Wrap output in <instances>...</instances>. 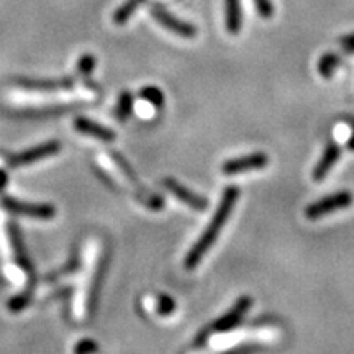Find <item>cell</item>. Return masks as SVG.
Listing matches in <instances>:
<instances>
[{
    "mask_svg": "<svg viewBox=\"0 0 354 354\" xmlns=\"http://www.w3.org/2000/svg\"><path fill=\"white\" fill-rule=\"evenodd\" d=\"M238 198H240V189H238L236 185H228V187L223 190L218 207H216L210 223L207 225L201 236L197 238V241L194 243L192 248L189 250L187 256H185L184 268L187 269V271L196 269L197 266L202 263L203 256L209 253L212 246H214L216 240H218L221 230L225 228V225H227V221L233 214V209L238 203Z\"/></svg>",
    "mask_w": 354,
    "mask_h": 354,
    "instance_id": "cell-1",
    "label": "cell"
},
{
    "mask_svg": "<svg viewBox=\"0 0 354 354\" xmlns=\"http://www.w3.org/2000/svg\"><path fill=\"white\" fill-rule=\"evenodd\" d=\"M354 202V196L351 190L342 189L336 190L333 194H328V196H323L318 201L312 202L305 209V216L308 220H320L323 216L333 215L336 212H342L348 207H351Z\"/></svg>",
    "mask_w": 354,
    "mask_h": 354,
    "instance_id": "cell-2",
    "label": "cell"
},
{
    "mask_svg": "<svg viewBox=\"0 0 354 354\" xmlns=\"http://www.w3.org/2000/svg\"><path fill=\"white\" fill-rule=\"evenodd\" d=\"M251 307H253V299H251L250 295H241L240 299L234 300V304L223 313V315L216 318V320L212 323V331H214V333H228V331L234 330L236 326L241 325Z\"/></svg>",
    "mask_w": 354,
    "mask_h": 354,
    "instance_id": "cell-3",
    "label": "cell"
},
{
    "mask_svg": "<svg viewBox=\"0 0 354 354\" xmlns=\"http://www.w3.org/2000/svg\"><path fill=\"white\" fill-rule=\"evenodd\" d=\"M2 207L8 214L30 216L38 220H51L56 216V207L43 202H21L13 197H2Z\"/></svg>",
    "mask_w": 354,
    "mask_h": 354,
    "instance_id": "cell-4",
    "label": "cell"
},
{
    "mask_svg": "<svg viewBox=\"0 0 354 354\" xmlns=\"http://www.w3.org/2000/svg\"><path fill=\"white\" fill-rule=\"evenodd\" d=\"M149 13H151V17L158 21L159 25H162L166 30H169L171 33L177 35V37H183V38L197 37L198 33L197 26L189 24V21L177 19L176 15H172V13L167 10L165 6H161V3H153V6L149 7Z\"/></svg>",
    "mask_w": 354,
    "mask_h": 354,
    "instance_id": "cell-5",
    "label": "cell"
},
{
    "mask_svg": "<svg viewBox=\"0 0 354 354\" xmlns=\"http://www.w3.org/2000/svg\"><path fill=\"white\" fill-rule=\"evenodd\" d=\"M269 165V156L263 151H256V153H250L245 154V156L240 158H232L227 159V161L221 165V172L225 176H240V174H246V172H253V171H261L264 167H268Z\"/></svg>",
    "mask_w": 354,
    "mask_h": 354,
    "instance_id": "cell-6",
    "label": "cell"
},
{
    "mask_svg": "<svg viewBox=\"0 0 354 354\" xmlns=\"http://www.w3.org/2000/svg\"><path fill=\"white\" fill-rule=\"evenodd\" d=\"M61 151V143L59 141H46V143L37 145L33 148L25 149L19 154H13V156L8 159V166L10 167H21V166H30L33 162L43 161V159L55 156Z\"/></svg>",
    "mask_w": 354,
    "mask_h": 354,
    "instance_id": "cell-7",
    "label": "cell"
},
{
    "mask_svg": "<svg viewBox=\"0 0 354 354\" xmlns=\"http://www.w3.org/2000/svg\"><path fill=\"white\" fill-rule=\"evenodd\" d=\"M162 185L169 190L177 201L183 202L184 205L189 207V209L196 212H205L209 209V201H207L205 197L201 196V194L194 192V190H190L189 187H185V185L180 184L179 180L172 179V177H167V179H165V183H162Z\"/></svg>",
    "mask_w": 354,
    "mask_h": 354,
    "instance_id": "cell-8",
    "label": "cell"
},
{
    "mask_svg": "<svg viewBox=\"0 0 354 354\" xmlns=\"http://www.w3.org/2000/svg\"><path fill=\"white\" fill-rule=\"evenodd\" d=\"M339 158H342V146L336 143V141H330V143L326 145V148L323 149L322 156L318 159L315 167H313V172H312L313 180L322 183L325 177H328L331 169H333L336 162L339 161Z\"/></svg>",
    "mask_w": 354,
    "mask_h": 354,
    "instance_id": "cell-9",
    "label": "cell"
},
{
    "mask_svg": "<svg viewBox=\"0 0 354 354\" xmlns=\"http://www.w3.org/2000/svg\"><path fill=\"white\" fill-rule=\"evenodd\" d=\"M8 238H10L12 251H13V256H15L17 264H19L25 272H28L30 276H33V272H35L33 263H32V259H30L28 251H26V246H25L24 236H21L20 228L17 227L15 223L8 225Z\"/></svg>",
    "mask_w": 354,
    "mask_h": 354,
    "instance_id": "cell-10",
    "label": "cell"
},
{
    "mask_svg": "<svg viewBox=\"0 0 354 354\" xmlns=\"http://www.w3.org/2000/svg\"><path fill=\"white\" fill-rule=\"evenodd\" d=\"M74 128H76V131L81 133V135L92 136V138L107 141V143L109 141H115V138H117V135H115L112 128L88 120L86 117H77L76 120H74Z\"/></svg>",
    "mask_w": 354,
    "mask_h": 354,
    "instance_id": "cell-11",
    "label": "cell"
},
{
    "mask_svg": "<svg viewBox=\"0 0 354 354\" xmlns=\"http://www.w3.org/2000/svg\"><path fill=\"white\" fill-rule=\"evenodd\" d=\"M21 87L28 88V91H61V88H71L74 86L73 79H46V81H39V79H19L17 81Z\"/></svg>",
    "mask_w": 354,
    "mask_h": 354,
    "instance_id": "cell-12",
    "label": "cell"
},
{
    "mask_svg": "<svg viewBox=\"0 0 354 354\" xmlns=\"http://www.w3.org/2000/svg\"><path fill=\"white\" fill-rule=\"evenodd\" d=\"M225 2V26L230 35H238L243 26L241 0H223Z\"/></svg>",
    "mask_w": 354,
    "mask_h": 354,
    "instance_id": "cell-13",
    "label": "cell"
},
{
    "mask_svg": "<svg viewBox=\"0 0 354 354\" xmlns=\"http://www.w3.org/2000/svg\"><path fill=\"white\" fill-rule=\"evenodd\" d=\"M105 271H107V256H102V259L99 261V266H97L95 269L94 279H92L91 290H88V312H94L95 310L97 299H99V292H100L102 282H104Z\"/></svg>",
    "mask_w": 354,
    "mask_h": 354,
    "instance_id": "cell-14",
    "label": "cell"
},
{
    "mask_svg": "<svg viewBox=\"0 0 354 354\" xmlns=\"http://www.w3.org/2000/svg\"><path fill=\"white\" fill-rule=\"evenodd\" d=\"M339 64H342V56H339L338 53H333V51L323 53L317 63V71L323 79L328 81V79L335 76V73L338 71Z\"/></svg>",
    "mask_w": 354,
    "mask_h": 354,
    "instance_id": "cell-15",
    "label": "cell"
},
{
    "mask_svg": "<svg viewBox=\"0 0 354 354\" xmlns=\"http://www.w3.org/2000/svg\"><path fill=\"white\" fill-rule=\"evenodd\" d=\"M133 109H135V99L128 91H123L118 97L117 107H115V115L120 122H127L131 117Z\"/></svg>",
    "mask_w": 354,
    "mask_h": 354,
    "instance_id": "cell-16",
    "label": "cell"
},
{
    "mask_svg": "<svg viewBox=\"0 0 354 354\" xmlns=\"http://www.w3.org/2000/svg\"><path fill=\"white\" fill-rule=\"evenodd\" d=\"M143 2H145V0H127V2L123 3L120 8H117V12L113 13L115 24H118V25L127 24V21L133 17V13L138 10V7Z\"/></svg>",
    "mask_w": 354,
    "mask_h": 354,
    "instance_id": "cell-17",
    "label": "cell"
},
{
    "mask_svg": "<svg viewBox=\"0 0 354 354\" xmlns=\"http://www.w3.org/2000/svg\"><path fill=\"white\" fill-rule=\"evenodd\" d=\"M140 97L148 102L149 105H153L154 109H162V105H165V94H162L161 88L156 86L143 87L140 91Z\"/></svg>",
    "mask_w": 354,
    "mask_h": 354,
    "instance_id": "cell-18",
    "label": "cell"
},
{
    "mask_svg": "<svg viewBox=\"0 0 354 354\" xmlns=\"http://www.w3.org/2000/svg\"><path fill=\"white\" fill-rule=\"evenodd\" d=\"M177 305H176V300L171 297V295L167 294H159L158 299H156V312L159 313L161 317H169L172 313L176 312Z\"/></svg>",
    "mask_w": 354,
    "mask_h": 354,
    "instance_id": "cell-19",
    "label": "cell"
},
{
    "mask_svg": "<svg viewBox=\"0 0 354 354\" xmlns=\"http://www.w3.org/2000/svg\"><path fill=\"white\" fill-rule=\"evenodd\" d=\"M140 198H141V202L148 207V209H151L154 212L162 210V207H165V198H162L161 196H158V194L148 192V190H145V192L140 196Z\"/></svg>",
    "mask_w": 354,
    "mask_h": 354,
    "instance_id": "cell-20",
    "label": "cell"
},
{
    "mask_svg": "<svg viewBox=\"0 0 354 354\" xmlns=\"http://www.w3.org/2000/svg\"><path fill=\"white\" fill-rule=\"evenodd\" d=\"M99 343L95 342V339H91V338H84L81 342H77L74 344V349H73V354H97L99 353Z\"/></svg>",
    "mask_w": 354,
    "mask_h": 354,
    "instance_id": "cell-21",
    "label": "cell"
},
{
    "mask_svg": "<svg viewBox=\"0 0 354 354\" xmlns=\"http://www.w3.org/2000/svg\"><path fill=\"white\" fill-rule=\"evenodd\" d=\"M28 305H30V295L28 294H19V295H15V297H12L10 300H8L7 307L13 313H20V312H24V310L28 307Z\"/></svg>",
    "mask_w": 354,
    "mask_h": 354,
    "instance_id": "cell-22",
    "label": "cell"
},
{
    "mask_svg": "<svg viewBox=\"0 0 354 354\" xmlns=\"http://www.w3.org/2000/svg\"><path fill=\"white\" fill-rule=\"evenodd\" d=\"M254 7H256V12H258V15L261 19L264 20H269L274 17V3L272 0H253Z\"/></svg>",
    "mask_w": 354,
    "mask_h": 354,
    "instance_id": "cell-23",
    "label": "cell"
},
{
    "mask_svg": "<svg viewBox=\"0 0 354 354\" xmlns=\"http://www.w3.org/2000/svg\"><path fill=\"white\" fill-rule=\"evenodd\" d=\"M95 69V57L92 55H84L77 61V73L82 76H91Z\"/></svg>",
    "mask_w": 354,
    "mask_h": 354,
    "instance_id": "cell-24",
    "label": "cell"
},
{
    "mask_svg": "<svg viewBox=\"0 0 354 354\" xmlns=\"http://www.w3.org/2000/svg\"><path fill=\"white\" fill-rule=\"evenodd\" d=\"M112 156H113V161L117 162V166L120 167V169L123 171V174H125V176H127L128 179H130V180H133V183H135V184L138 183V179H136V174H135V171H133V167H131L130 165H128V161H127V159L123 158L120 153H113Z\"/></svg>",
    "mask_w": 354,
    "mask_h": 354,
    "instance_id": "cell-25",
    "label": "cell"
},
{
    "mask_svg": "<svg viewBox=\"0 0 354 354\" xmlns=\"http://www.w3.org/2000/svg\"><path fill=\"white\" fill-rule=\"evenodd\" d=\"M338 44L344 53H348V55H354V32L339 37Z\"/></svg>",
    "mask_w": 354,
    "mask_h": 354,
    "instance_id": "cell-26",
    "label": "cell"
},
{
    "mask_svg": "<svg viewBox=\"0 0 354 354\" xmlns=\"http://www.w3.org/2000/svg\"><path fill=\"white\" fill-rule=\"evenodd\" d=\"M214 333V331H212V328L210 326H207V328H203L201 333H198L197 336H196V343H194V346H197V348H202L203 344L207 343V339H209V336Z\"/></svg>",
    "mask_w": 354,
    "mask_h": 354,
    "instance_id": "cell-27",
    "label": "cell"
},
{
    "mask_svg": "<svg viewBox=\"0 0 354 354\" xmlns=\"http://www.w3.org/2000/svg\"><path fill=\"white\" fill-rule=\"evenodd\" d=\"M349 128H351V133H349L346 148L349 149V151H354V122L349 123Z\"/></svg>",
    "mask_w": 354,
    "mask_h": 354,
    "instance_id": "cell-28",
    "label": "cell"
},
{
    "mask_svg": "<svg viewBox=\"0 0 354 354\" xmlns=\"http://www.w3.org/2000/svg\"><path fill=\"white\" fill-rule=\"evenodd\" d=\"M7 180H8V177H7V172L3 171V169H0V192H2V190L6 189V185H7Z\"/></svg>",
    "mask_w": 354,
    "mask_h": 354,
    "instance_id": "cell-29",
    "label": "cell"
}]
</instances>
